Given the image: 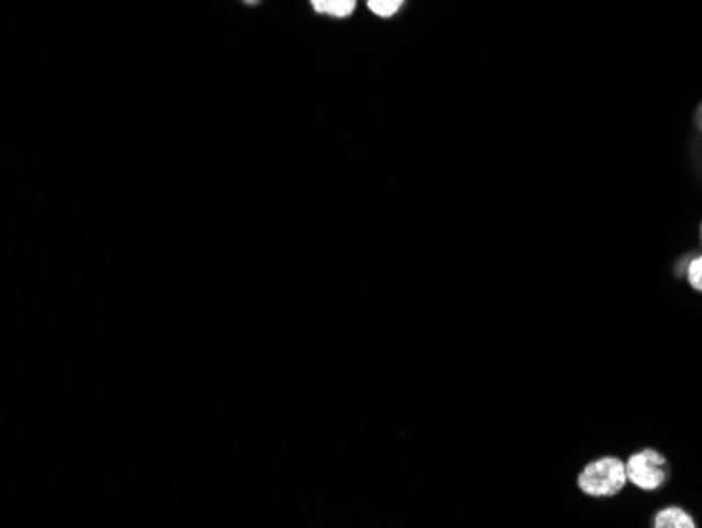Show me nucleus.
Wrapping results in <instances>:
<instances>
[{"label":"nucleus","instance_id":"1","mask_svg":"<svg viewBox=\"0 0 702 528\" xmlns=\"http://www.w3.org/2000/svg\"><path fill=\"white\" fill-rule=\"evenodd\" d=\"M627 465L616 457H602L589 463L579 476V486L591 497H614L627 484Z\"/></svg>","mask_w":702,"mask_h":528},{"label":"nucleus","instance_id":"2","mask_svg":"<svg viewBox=\"0 0 702 528\" xmlns=\"http://www.w3.org/2000/svg\"><path fill=\"white\" fill-rule=\"evenodd\" d=\"M667 474H669L667 459L652 449L635 453L627 463V479L633 486L641 491L660 488L667 482Z\"/></svg>","mask_w":702,"mask_h":528},{"label":"nucleus","instance_id":"3","mask_svg":"<svg viewBox=\"0 0 702 528\" xmlns=\"http://www.w3.org/2000/svg\"><path fill=\"white\" fill-rule=\"evenodd\" d=\"M316 15L330 20H350L358 9V0H309Z\"/></svg>","mask_w":702,"mask_h":528},{"label":"nucleus","instance_id":"4","mask_svg":"<svg viewBox=\"0 0 702 528\" xmlns=\"http://www.w3.org/2000/svg\"><path fill=\"white\" fill-rule=\"evenodd\" d=\"M656 528H694V518L681 507H667L658 512L655 518Z\"/></svg>","mask_w":702,"mask_h":528},{"label":"nucleus","instance_id":"5","mask_svg":"<svg viewBox=\"0 0 702 528\" xmlns=\"http://www.w3.org/2000/svg\"><path fill=\"white\" fill-rule=\"evenodd\" d=\"M404 2H406V0H366V7H369V11H371L373 15H376V18H381V20H392V18H396L399 11H402Z\"/></svg>","mask_w":702,"mask_h":528},{"label":"nucleus","instance_id":"6","mask_svg":"<svg viewBox=\"0 0 702 528\" xmlns=\"http://www.w3.org/2000/svg\"><path fill=\"white\" fill-rule=\"evenodd\" d=\"M688 280H690L692 288H696L699 293H702V255L701 257H694L688 265Z\"/></svg>","mask_w":702,"mask_h":528},{"label":"nucleus","instance_id":"7","mask_svg":"<svg viewBox=\"0 0 702 528\" xmlns=\"http://www.w3.org/2000/svg\"><path fill=\"white\" fill-rule=\"evenodd\" d=\"M696 122H699V127H701V131H702V103H701V108H699V112H696Z\"/></svg>","mask_w":702,"mask_h":528},{"label":"nucleus","instance_id":"8","mask_svg":"<svg viewBox=\"0 0 702 528\" xmlns=\"http://www.w3.org/2000/svg\"><path fill=\"white\" fill-rule=\"evenodd\" d=\"M242 2H244V4H249V7H257L261 0H242Z\"/></svg>","mask_w":702,"mask_h":528},{"label":"nucleus","instance_id":"9","mask_svg":"<svg viewBox=\"0 0 702 528\" xmlns=\"http://www.w3.org/2000/svg\"><path fill=\"white\" fill-rule=\"evenodd\" d=\"M701 232H702V228H701Z\"/></svg>","mask_w":702,"mask_h":528}]
</instances>
